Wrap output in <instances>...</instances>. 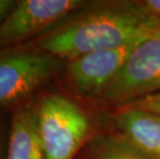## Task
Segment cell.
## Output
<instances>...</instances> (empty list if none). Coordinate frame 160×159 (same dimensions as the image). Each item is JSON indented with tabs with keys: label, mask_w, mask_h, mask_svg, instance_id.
Returning <instances> with one entry per match:
<instances>
[{
	"label": "cell",
	"mask_w": 160,
	"mask_h": 159,
	"mask_svg": "<svg viewBox=\"0 0 160 159\" xmlns=\"http://www.w3.org/2000/svg\"><path fill=\"white\" fill-rule=\"evenodd\" d=\"M15 0H0V26L16 5Z\"/></svg>",
	"instance_id": "7c38bea8"
},
{
	"label": "cell",
	"mask_w": 160,
	"mask_h": 159,
	"mask_svg": "<svg viewBox=\"0 0 160 159\" xmlns=\"http://www.w3.org/2000/svg\"><path fill=\"white\" fill-rule=\"evenodd\" d=\"M34 109L45 158L72 159L90 138L88 115L73 100L57 93L42 96Z\"/></svg>",
	"instance_id": "7a4b0ae2"
},
{
	"label": "cell",
	"mask_w": 160,
	"mask_h": 159,
	"mask_svg": "<svg viewBox=\"0 0 160 159\" xmlns=\"http://www.w3.org/2000/svg\"><path fill=\"white\" fill-rule=\"evenodd\" d=\"M122 107H129L132 109L149 112V113H153L160 116V91L130 101V102Z\"/></svg>",
	"instance_id": "30bf717a"
},
{
	"label": "cell",
	"mask_w": 160,
	"mask_h": 159,
	"mask_svg": "<svg viewBox=\"0 0 160 159\" xmlns=\"http://www.w3.org/2000/svg\"><path fill=\"white\" fill-rule=\"evenodd\" d=\"M118 132L153 159H160V116L122 107L114 115Z\"/></svg>",
	"instance_id": "52a82bcc"
},
{
	"label": "cell",
	"mask_w": 160,
	"mask_h": 159,
	"mask_svg": "<svg viewBox=\"0 0 160 159\" xmlns=\"http://www.w3.org/2000/svg\"><path fill=\"white\" fill-rule=\"evenodd\" d=\"M157 31L137 1H108L38 38L36 48L68 61L92 52L138 42Z\"/></svg>",
	"instance_id": "6da1fadb"
},
{
	"label": "cell",
	"mask_w": 160,
	"mask_h": 159,
	"mask_svg": "<svg viewBox=\"0 0 160 159\" xmlns=\"http://www.w3.org/2000/svg\"><path fill=\"white\" fill-rule=\"evenodd\" d=\"M84 0H20L0 26V49L12 48L87 5Z\"/></svg>",
	"instance_id": "5b68a950"
},
{
	"label": "cell",
	"mask_w": 160,
	"mask_h": 159,
	"mask_svg": "<svg viewBox=\"0 0 160 159\" xmlns=\"http://www.w3.org/2000/svg\"><path fill=\"white\" fill-rule=\"evenodd\" d=\"M5 159H46L36 127L34 107L23 104L12 112Z\"/></svg>",
	"instance_id": "ba28073f"
},
{
	"label": "cell",
	"mask_w": 160,
	"mask_h": 159,
	"mask_svg": "<svg viewBox=\"0 0 160 159\" xmlns=\"http://www.w3.org/2000/svg\"><path fill=\"white\" fill-rule=\"evenodd\" d=\"M138 42L92 52L68 61L65 68L67 84L82 96H101L120 73Z\"/></svg>",
	"instance_id": "8992f818"
},
{
	"label": "cell",
	"mask_w": 160,
	"mask_h": 159,
	"mask_svg": "<svg viewBox=\"0 0 160 159\" xmlns=\"http://www.w3.org/2000/svg\"><path fill=\"white\" fill-rule=\"evenodd\" d=\"M84 147V159H153L120 132L95 134Z\"/></svg>",
	"instance_id": "9c48e42d"
},
{
	"label": "cell",
	"mask_w": 160,
	"mask_h": 159,
	"mask_svg": "<svg viewBox=\"0 0 160 159\" xmlns=\"http://www.w3.org/2000/svg\"><path fill=\"white\" fill-rule=\"evenodd\" d=\"M60 70V59L36 47L0 49V107L21 102Z\"/></svg>",
	"instance_id": "3957f363"
},
{
	"label": "cell",
	"mask_w": 160,
	"mask_h": 159,
	"mask_svg": "<svg viewBox=\"0 0 160 159\" xmlns=\"http://www.w3.org/2000/svg\"><path fill=\"white\" fill-rule=\"evenodd\" d=\"M160 91V30L138 42L100 97L122 106Z\"/></svg>",
	"instance_id": "277c9868"
},
{
	"label": "cell",
	"mask_w": 160,
	"mask_h": 159,
	"mask_svg": "<svg viewBox=\"0 0 160 159\" xmlns=\"http://www.w3.org/2000/svg\"><path fill=\"white\" fill-rule=\"evenodd\" d=\"M137 4L147 16L153 27L160 30V0H139Z\"/></svg>",
	"instance_id": "8fae6325"
},
{
	"label": "cell",
	"mask_w": 160,
	"mask_h": 159,
	"mask_svg": "<svg viewBox=\"0 0 160 159\" xmlns=\"http://www.w3.org/2000/svg\"><path fill=\"white\" fill-rule=\"evenodd\" d=\"M5 144V127L3 124V120L0 118V159H1L3 155V151H4Z\"/></svg>",
	"instance_id": "4fadbf2b"
}]
</instances>
